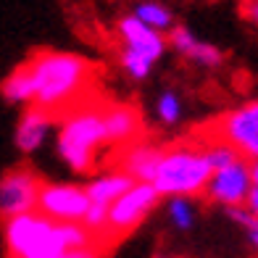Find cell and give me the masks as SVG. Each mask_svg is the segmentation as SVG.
Wrapping results in <instances>:
<instances>
[{"label":"cell","mask_w":258,"mask_h":258,"mask_svg":"<svg viewBox=\"0 0 258 258\" xmlns=\"http://www.w3.org/2000/svg\"><path fill=\"white\" fill-rule=\"evenodd\" d=\"M24 66L32 79V105L48 113L66 111L85 92L92 77L87 58L63 50H40L24 61Z\"/></svg>","instance_id":"obj_1"},{"label":"cell","mask_w":258,"mask_h":258,"mask_svg":"<svg viewBox=\"0 0 258 258\" xmlns=\"http://www.w3.org/2000/svg\"><path fill=\"white\" fill-rule=\"evenodd\" d=\"M3 242L8 258H63L69 250L92 245L95 237L82 224H58L29 211L3 219Z\"/></svg>","instance_id":"obj_2"},{"label":"cell","mask_w":258,"mask_h":258,"mask_svg":"<svg viewBox=\"0 0 258 258\" xmlns=\"http://www.w3.org/2000/svg\"><path fill=\"white\" fill-rule=\"evenodd\" d=\"M105 145L103 108L79 105L63 113L55 132V153L74 174H90Z\"/></svg>","instance_id":"obj_3"},{"label":"cell","mask_w":258,"mask_h":258,"mask_svg":"<svg viewBox=\"0 0 258 258\" xmlns=\"http://www.w3.org/2000/svg\"><path fill=\"white\" fill-rule=\"evenodd\" d=\"M214 169L208 166L203 148L198 145H177L163 150L153 187L163 198H195L203 195Z\"/></svg>","instance_id":"obj_4"},{"label":"cell","mask_w":258,"mask_h":258,"mask_svg":"<svg viewBox=\"0 0 258 258\" xmlns=\"http://www.w3.org/2000/svg\"><path fill=\"white\" fill-rule=\"evenodd\" d=\"M158 201H161V195L156 192L153 184L135 182L119 201L111 203V208H108V232H105V242L121 240L124 234L135 232L148 219L150 211L158 206Z\"/></svg>","instance_id":"obj_5"},{"label":"cell","mask_w":258,"mask_h":258,"mask_svg":"<svg viewBox=\"0 0 258 258\" xmlns=\"http://www.w3.org/2000/svg\"><path fill=\"white\" fill-rule=\"evenodd\" d=\"M216 140L232 145L245 161H258V100L227 111L216 121Z\"/></svg>","instance_id":"obj_6"},{"label":"cell","mask_w":258,"mask_h":258,"mask_svg":"<svg viewBox=\"0 0 258 258\" xmlns=\"http://www.w3.org/2000/svg\"><path fill=\"white\" fill-rule=\"evenodd\" d=\"M90 208L85 187L69 182H42L37 195V211L58 224H82Z\"/></svg>","instance_id":"obj_7"},{"label":"cell","mask_w":258,"mask_h":258,"mask_svg":"<svg viewBox=\"0 0 258 258\" xmlns=\"http://www.w3.org/2000/svg\"><path fill=\"white\" fill-rule=\"evenodd\" d=\"M42 179L37 171L27 166H16L0 177V216H21L29 211H37V195H40Z\"/></svg>","instance_id":"obj_8"},{"label":"cell","mask_w":258,"mask_h":258,"mask_svg":"<svg viewBox=\"0 0 258 258\" xmlns=\"http://www.w3.org/2000/svg\"><path fill=\"white\" fill-rule=\"evenodd\" d=\"M253 190V179H250V161H234L229 166L219 169L211 174L208 187H206V198L211 203H219L224 208H240L245 206L248 195Z\"/></svg>","instance_id":"obj_9"},{"label":"cell","mask_w":258,"mask_h":258,"mask_svg":"<svg viewBox=\"0 0 258 258\" xmlns=\"http://www.w3.org/2000/svg\"><path fill=\"white\" fill-rule=\"evenodd\" d=\"M116 34H119L121 40V50L132 53V55H140L145 58L148 63H158L163 53H166L169 42L163 37L161 32H153L150 27H145L140 19H135L132 14H126L119 19V24H116Z\"/></svg>","instance_id":"obj_10"},{"label":"cell","mask_w":258,"mask_h":258,"mask_svg":"<svg viewBox=\"0 0 258 258\" xmlns=\"http://www.w3.org/2000/svg\"><path fill=\"white\" fill-rule=\"evenodd\" d=\"M103 129H105V145L108 148H129L140 143L143 137V119L137 108L126 103H113L103 108Z\"/></svg>","instance_id":"obj_11"},{"label":"cell","mask_w":258,"mask_h":258,"mask_svg":"<svg viewBox=\"0 0 258 258\" xmlns=\"http://www.w3.org/2000/svg\"><path fill=\"white\" fill-rule=\"evenodd\" d=\"M50 129H53V113L37 108V105H27V111L19 116L14 143L24 156H32L45 145Z\"/></svg>","instance_id":"obj_12"},{"label":"cell","mask_w":258,"mask_h":258,"mask_svg":"<svg viewBox=\"0 0 258 258\" xmlns=\"http://www.w3.org/2000/svg\"><path fill=\"white\" fill-rule=\"evenodd\" d=\"M166 42H169L182 58H187V61L195 63V66L216 69V66L224 63V53H221L216 45H211V42H206V40H198L187 27H174V29L169 32V40H166Z\"/></svg>","instance_id":"obj_13"},{"label":"cell","mask_w":258,"mask_h":258,"mask_svg":"<svg viewBox=\"0 0 258 258\" xmlns=\"http://www.w3.org/2000/svg\"><path fill=\"white\" fill-rule=\"evenodd\" d=\"M161 156H163V148H158L153 143H135L121 150V171L129 174L135 182L153 184Z\"/></svg>","instance_id":"obj_14"},{"label":"cell","mask_w":258,"mask_h":258,"mask_svg":"<svg viewBox=\"0 0 258 258\" xmlns=\"http://www.w3.org/2000/svg\"><path fill=\"white\" fill-rule=\"evenodd\" d=\"M132 184H135V179L129 174H124L121 169H111V171L98 174L95 179H90V184H85V192L90 198V203L111 208V203L119 201Z\"/></svg>","instance_id":"obj_15"},{"label":"cell","mask_w":258,"mask_h":258,"mask_svg":"<svg viewBox=\"0 0 258 258\" xmlns=\"http://www.w3.org/2000/svg\"><path fill=\"white\" fill-rule=\"evenodd\" d=\"M132 16L140 19L145 27H150L153 32H171L174 27V14L169 6H163L161 0H140V3H135L132 8Z\"/></svg>","instance_id":"obj_16"},{"label":"cell","mask_w":258,"mask_h":258,"mask_svg":"<svg viewBox=\"0 0 258 258\" xmlns=\"http://www.w3.org/2000/svg\"><path fill=\"white\" fill-rule=\"evenodd\" d=\"M0 95H3L11 105H32L34 95H32V79L27 74V66L21 63L11 72L3 85H0Z\"/></svg>","instance_id":"obj_17"},{"label":"cell","mask_w":258,"mask_h":258,"mask_svg":"<svg viewBox=\"0 0 258 258\" xmlns=\"http://www.w3.org/2000/svg\"><path fill=\"white\" fill-rule=\"evenodd\" d=\"M169 221L174 224V229L179 232H190L195 227V216L198 208L190 198H169Z\"/></svg>","instance_id":"obj_18"},{"label":"cell","mask_w":258,"mask_h":258,"mask_svg":"<svg viewBox=\"0 0 258 258\" xmlns=\"http://www.w3.org/2000/svg\"><path fill=\"white\" fill-rule=\"evenodd\" d=\"M182 98L174 90H163L161 95L156 98V119L166 126H174L182 119Z\"/></svg>","instance_id":"obj_19"},{"label":"cell","mask_w":258,"mask_h":258,"mask_svg":"<svg viewBox=\"0 0 258 258\" xmlns=\"http://www.w3.org/2000/svg\"><path fill=\"white\" fill-rule=\"evenodd\" d=\"M203 153H206L208 166L214 169V171L229 166V163H234V161H240L237 150H234L232 145H227V143H221V140H216V143H208V145L203 148Z\"/></svg>","instance_id":"obj_20"},{"label":"cell","mask_w":258,"mask_h":258,"mask_svg":"<svg viewBox=\"0 0 258 258\" xmlns=\"http://www.w3.org/2000/svg\"><path fill=\"white\" fill-rule=\"evenodd\" d=\"M63 258H103V245L92 242V245H85V248H74V250H69Z\"/></svg>","instance_id":"obj_21"},{"label":"cell","mask_w":258,"mask_h":258,"mask_svg":"<svg viewBox=\"0 0 258 258\" xmlns=\"http://www.w3.org/2000/svg\"><path fill=\"white\" fill-rule=\"evenodd\" d=\"M245 208L250 211V216H253V219H258V190H255V187L250 190L248 201H245Z\"/></svg>","instance_id":"obj_22"},{"label":"cell","mask_w":258,"mask_h":258,"mask_svg":"<svg viewBox=\"0 0 258 258\" xmlns=\"http://www.w3.org/2000/svg\"><path fill=\"white\" fill-rule=\"evenodd\" d=\"M245 16H248L250 24L258 27V0H248V6H245Z\"/></svg>","instance_id":"obj_23"},{"label":"cell","mask_w":258,"mask_h":258,"mask_svg":"<svg viewBox=\"0 0 258 258\" xmlns=\"http://www.w3.org/2000/svg\"><path fill=\"white\" fill-rule=\"evenodd\" d=\"M250 179H253V187L258 190V161H250Z\"/></svg>","instance_id":"obj_24"},{"label":"cell","mask_w":258,"mask_h":258,"mask_svg":"<svg viewBox=\"0 0 258 258\" xmlns=\"http://www.w3.org/2000/svg\"><path fill=\"white\" fill-rule=\"evenodd\" d=\"M248 240H250L253 248L258 250V229H250V232H248Z\"/></svg>","instance_id":"obj_25"}]
</instances>
